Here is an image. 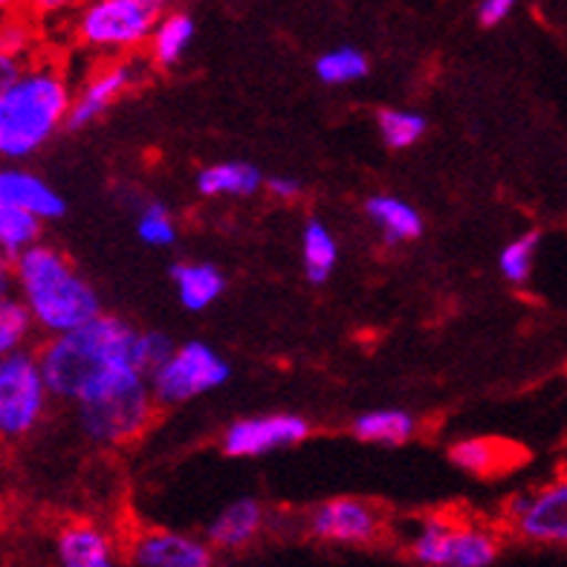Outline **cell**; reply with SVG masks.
<instances>
[{
    "mask_svg": "<svg viewBox=\"0 0 567 567\" xmlns=\"http://www.w3.org/2000/svg\"><path fill=\"white\" fill-rule=\"evenodd\" d=\"M339 264V240L321 224L319 217H310L301 229V267L310 284H324Z\"/></svg>",
    "mask_w": 567,
    "mask_h": 567,
    "instance_id": "23",
    "label": "cell"
},
{
    "mask_svg": "<svg viewBox=\"0 0 567 567\" xmlns=\"http://www.w3.org/2000/svg\"><path fill=\"white\" fill-rule=\"evenodd\" d=\"M449 463L472 478H495L522 461V449L495 437H463L449 446Z\"/></svg>",
    "mask_w": 567,
    "mask_h": 567,
    "instance_id": "16",
    "label": "cell"
},
{
    "mask_svg": "<svg viewBox=\"0 0 567 567\" xmlns=\"http://www.w3.org/2000/svg\"><path fill=\"white\" fill-rule=\"evenodd\" d=\"M0 197L41 220H59L68 212V200L47 179L23 168H0Z\"/></svg>",
    "mask_w": 567,
    "mask_h": 567,
    "instance_id": "17",
    "label": "cell"
},
{
    "mask_svg": "<svg viewBox=\"0 0 567 567\" xmlns=\"http://www.w3.org/2000/svg\"><path fill=\"white\" fill-rule=\"evenodd\" d=\"M172 281L177 290L179 305L200 313L206 307L215 305L226 290V276L220 267L209 261H179L172 267Z\"/></svg>",
    "mask_w": 567,
    "mask_h": 567,
    "instance_id": "19",
    "label": "cell"
},
{
    "mask_svg": "<svg viewBox=\"0 0 567 567\" xmlns=\"http://www.w3.org/2000/svg\"><path fill=\"white\" fill-rule=\"evenodd\" d=\"M41 217L0 197V255L16 261L27 247L41 240Z\"/></svg>",
    "mask_w": 567,
    "mask_h": 567,
    "instance_id": "24",
    "label": "cell"
},
{
    "mask_svg": "<svg viewBox=\"0 0 567 567\" xmlns=\"http://www.w3.org/2000/svg\"><path fill=\"white\" fill-rule=\"evenodd\" d=\"M518 7V0H478V21L484 27H498L507 21Z\"/></svg>",
    "mask_w": 567,
    "mask_h": 567,
    "instance_id": "34",
    "label": "cell"
},
{
    "mask_svg": "<svg viewBox=\"0 0 567 567\" xmlns=\"http://www.w3.org/2000/svg\"><path fill=\"white\" fill-rule=\"evenodd\" d=\"M313 432L310 420L301 414H255V417H240L224 432L220 449L229 457H267L272 452H284L305 443Z\"/></svg>",
    "mask_w": 567,
    "mask_h": 567,
    "instance_id": "12",
    "label": "cell"
},
{
    "mask_svg": "<svg viewBox=\"0 0 567 567\" xmlns=\"http://www.w3.org/2000/svg\"><path fill=\"white\" fill-rule=\"evenodd\" d=\"M389 530V518L365 498H328L305 515V533L319 545L365 550L380 545Z\"/></svg>",
    "mask_w": 567,
    "mask_h": 567,
    "instance_id": "10",
    "label": "cell"
},
{
    "mask_svg": "<svg viewBox=\"0 0 567 567\" xmlns=\"http://www.w3.org/2000/svg\"><path fill=\"white\" fill-rule=\"evenodd\" d=\"M264 186H267V192L276 200H299L301 192H305L296 177H269Z\"/></svg>",
    "mask_w": 567,
    "mask_h": 567,
    "instance_id": "35",
    "label": "cell"
},
{
    "mask_svg": "<svg viewBox=\"0 0 567 567\" xmlns=\"http://www.w3.org/2000/svg\"><path fill=\"white\" fill-rule=\"evenodd\" d=\"M125 547L107 527L75 518L55 533V559L61 567H113Z\"/></svg>",
    "mask_w": 567,
    "mask_h": 567,
    "instance_id": "14",
    "label": "cell"
},
{
    "mask_svg": "<svg viewBox=\"0 0 567 567\" xmlns=\"http://www.w3.org/2000/svg\"><path fill=\"white\" fill-rule=\"evenodd\" d=\"M136 235L145 247L168 249L177 244V220L163 203H142L136 209Z\"/></svg>",
    "mask_w": 567,
    "mask_h": 567,
    "instance_id": "28",
    "label": "cell"
},
{
    "mask_svg": "<svg viewBox=\"0 0 567 567\" xmlns=\"http://www.w3.org/2000/svg\"><path fill=\"white\" fill-rule=\"evenodd\" d=\"M163 9L154 0H84L70 18L75 44L96 55L142 53Z\"/></svg>",
    "mask_w": 567,
    "mask_h": 567,
    "instance_id": "6",
    "label": "cell"
},
{
    "mask_svg": "<svg viewBox=\"0 0 567 567\" xmlns=\"http://www.w3.org/2000/svg\"><path fill=\"white\" fill-rule=\"evenodd\" d=\"M73 93L53 59H32L21 82L0 99V159L32 157L68 127Z\"/></svg>",
    "mask_w": 567,
    "mask_h": 567,
    "instance_id": "3",
    "label": "cell"
},
{
    "mask_svg": "<svg viewBox=\"0 0 567 567\" xmlns=\"http://www.w3.org/2000/svg\"><path fill=\"white\" fill-rule=\"evenodd\" d=\"M269 513L258 498H238L226 504L206 527V538L217 553H240L255 545L267 530Z\"/></svg>",
    "mask_w": 567,
    "mask_h": 567,
    "instance_id": "15",
    "label": "cell"
},
{
    "mask_svg": "<svg viewBox=\"0 0 567 567\" xmlns=\"http://www.w3.org/2000/svg\"><path fill=\"white\" fill-rule=\"evenodd\" d=\"M32 59H23V55L9 53V50H0V99L7 96L9 90L21 82V75L27 73Z\"/></svg>",
    "mask_w": 567,
    "mask_h": 567,
    "instance_id": "33",
    "label": "cell"
},
{
    "mask_svg": "<svg viewBox=\"0 0 567 567\" xmlns=\"http://www.w3.org/2000/svg\"><path fill=\"white\" fill-rule=\"evenodd\" d=\"M365 215L385 244H409L423 235V215L409 200L394 195H373L365 200Z\"/></svg>",
    "mask_w": 567,
    "mask_h": 567,
    "instance_id": "20",
    "label": "cell"
},
{
    "mask_svg": "<svg viewBox=\"0 0 567 567\" xmlns=\"http://www.w3.org/2000/svg\"><path fill=\"white\" fill-rule=\"evenodd\" d=\"M538 244H542V235L538 231H524L518 238H513L507 247L498 252V272L507 278L509 284H524L533 276V267H536L538 258Z\"/></svg>",
    "mask_w": 567,
    "mask_h": 567,
    "instance_id": "29",
    "label": "cell"
},
{
    "mask_svg": "<svg viewBox=\"0 0 567 567\" xmlns=\"http://www.w3.org/2000/svg\"><path fill=\"white\" fill-rule=\"evenodd\" d=\"M316 75H319L321 84L328 87H344V84L362 82L371 70V61L362 50L357 47H333V50H324V53L316 59L313 64Z\"/></svg>",
    "mask_w": 567,
    "mask_h": 567,
    "instance_id": "25",
    "label": "cell"
},
{
    "mask_svg": "<svg viewBox=\"0 0 567 567\" xmlns=\"http://www.w3.org/2000/svg\"><path fill=\"white\" fill-rule=\"evenodd\" d=\"M38 21L27 12H16L0 21V50L23 55V59H38Z\"/></svg>",
    "mask_w": 567,
    "mask_h": 567,
    "instance_id": "30",
    "label": "cell"
},
{
    "mask_svg": "<svg viewBox=\"0 0 567 567\" xmlns=\"http://www.w3.org/2000/svg\"><path fill=\"white\" fill-rule=\"evenodd\" d=\"M84 0H27L23 12L30 18H35L38 23L50 21H70V18L79 12Z\"/></svg>",
    "mask_w": 567,
    "mask_h": 567,
    "instance_id": "32",
    "label": "cell"
},
{
    "mask_svg": "<svg viewBox=\"0 0 567 567\" xmlns=\"http://www.w3.org/2000/svg\"><path fill=\"white\" fill-rule=\"evenodd\" d=\"M377 131L391 151H405L423 140L429 122L423 113L409 111V107H385L377 113Z\"/></svg>",
    "mask_w": 567,
    "mask_h": 567,
    "instance_id": "26",
    "label": "cell"
},
{
    "mask_svg": "<svg viewBox=\"0 0 567 567\" xmlns=\"http://www.w3.org/2000/svg\"><path fill=\"white\" fill-rule=\"evenodd\" d=\"M151 59L142 53L120 55V59L107 61L99 70L84 79V84L73 93V105H70L68 131H82L99 122L111 111L127 90H134L142 84L151 73Z\"/></svg>",
    "mask_w": 567,
    "mask_h": 567,
    "instance_id": "11",
    "label": "cell"
},
{
    "mask_svg": "<svg viewBox=\"0 0 567 567\" xmlns=\"http://www.w3.org/2000/svg\"><path fill=\"white\" fill-rule=\"evenodd\" d=\"M197 23L195 18L183 12V9H168L163 12L151 32L148 47H145V55L151 59V64L159 70H172L177 68L179 61L186 59L188 47L195 41Z\"/></svg>",
    "mask_w": 567,
    "mask_h": 567,
    "instance_id": "18",
    "label": "cell"
},
{
    "mask_svg": "<svg viewBox=\"0 0 567 567\" xmlns=\"http://www.w3.org/2000/svg\"><path fill=\"white\" fill-rule=\"evenodd\" d=\"M195 186L203 197H252L261 192L264 174L258 165L244 159H224L206 165Z\"/></svg>",
    "mask_w": 567,
    "mask_h": 567,
    "instance_id": "21",
    "label": "cell"
},
{
    "mask_svg": "<svg viewBox=\"0 0 567 567\" xmlns=\"http://www.w3.org/2000/svg\"><path fill=\"white\" fill-rule=\"evenodd\" d=\"M215 553L206 536L172 527H142L125 542V559L136 567H209Z\"/></svg>",
    "mask_w": 567,
    "mask_h": 567,
    "instance_id": "13",
    "label": "cell"
},
{
    "mask_svg": "<svg viewBox=\"0 0 567 567\" xmlns=\"http://www.w3.org/2000/svg\"><path fill=\"white\" fill-rule=\"evenodd\" d=\"M136 328L120 316L99 313L68 333H55L38 351L53 400L79 403L90 391L134 362Z\"/></svg>",
    "mask_w": 567,
    "mask_h": 567,
    "instance_id": "1",
    "label": "cell"
},
{
    "mask_svg": "<svg viewBox=\"0 0 567 567\" xmlns=\"http://www.w3.org/2000/svg\"><path fill=\"white\" fill-rule=\"evenodd\" d=\"M18 299L27 305L47 337L68 333L102 313L96 287L75 269L68 255L50 244H32L12 261Z\"/></svg>",
    "mask_w": 567,
    "mask_h": 567,
    "instance_id": "2",
    "label": "cell"
},
{
    "mask_svg": "<svg viewBox=\"0 0 567 567\" xmlns=\"http://www.w3.org/2000/svg\"><path fill=\"white\" fill-rule=\"evenodd\" d=\"M420 420L405 409H373L351 423V434L373 446H405L417 437Z\"/></svg>",
    "mask_w": 567,
    "mask_h": 567,
    "instance_id": "22",
    "label": "cell"
},
{
    "mask_svg": "<svg viewBox=\"0 0 567 567\" xmlns=\"http://www.w3.org/2000/svg\"><path fill=\"white\" fill-rule=\"evenodd\" d=\"M32 328H35V321H32L27 305L12 292L0 296V359L27 348Z\"/></svg>",
    "mask_w": 567,
    "mask_h": 567,
    "instance_id": "27",
    "label": "cell"
},
{
    "mask_svg": "<svg viewBox=\"0 0 567 567\" xmlns=\"http://www.w3.org/2000/svg\"><path fill=\"white\" fill-rule=\"evenodd\" d=\"M177 342L163 330H136L134 337V362L145 377L157 371L165 359L172 357Z\"/></svg>",
    "mask_w": 567,
    "mask_h": 567,
    "instance_id": "31",
    "label": "cell"
},
{
    "mask_svg": "<svg viewBox=\"0 0 567 567\" xmlns=\"http://www.w3.org/2000/svg\"><path fill=\"white\" fill-rule=\"evenodd\" d=\"M157 409L148 377L136 365H125L75 403V420L90 443L127 446L148 432Z\"/></svg>",
    "mask_w": 567,
    "mask_h": 567,
    "instance_id": "4",
    "label": "cell"
},
{
    "mask_svg": "<svg viewBox=\"0 0 567 567\" xmlns=\"http://www.w3.org/2000/svg\"><path fill=\"white\" fill-rule=\"evenodd\" d=\"M403 547L405 556L423 567H489L501 559L504 536L478 518L432 513L411 524Z\"/></svg>",
    "mask_w": 567,
    "mask_h": 567,
    "instance_id": "5",
    "label": "cell"
},
{
    "mask_svg": "<svg viewBox=\"0 0 567 567\" xmlns=\"http://www.w3.org/2000/svg\"><path fill=\"white\" fill-rule=\"evenodd\" d=\"M53 391L47 385L38 353L21 351L0 359V437L18 441L35 432L50 409Z\"/></svg>",
    "mask_w": 567,
    "mask_h": 567,
    "instance_id": "7",
    "label": "cell"
},
{
    "mask_svg": "<svg viewBox=\"0 0 567 567\" xmlns=\"http://www.w3.org/2000/svg\"><path fill=\"white\" fill-rule=\"evenodd\" d=\"M504 527L524 545L567 550V470L515 495L504 509Z\"/></svg>",
    "mask_w": 567,
    "mask_h": 567,
    "instance_id": "9",
    "label": "cell"
},
{
    "mask_svg": "<svg viewBox=\"0 0 567 567\" xmlns=\"http://www.w3.org/2000/svg\"><path fill=\"white\" fill-rule=\"evenodd\" d=\"M23 7H27V0H0V21L16 16V12H23Z\"/></svg>",
    "mask_w": 567,
    "mask_h": 567,
    "instance_id": "37",
    "label": "cell"
},
{
    "mask_svg": "<svg viewBox=\"0 0 567 567\" xmlns=\"http://www.w3.org/2000/svg\"><path fill=\"white\" fill-rule=\"evenodd\" d=\"M231 377V365L217 348L206 342L177 344L157 371L151 373V391L157 405H186L212 391L224 389Z\"/></svg>",
    "mask_w": 567,
    "mask_h": 567,
    "instance_id": "8",
    "label": "cell"
},
{
    "mask_svg": "<svg viewBox=\"0 0 567 567\" xmlns=\"http://www.w3.org/2000/svg\"><path fill=\"white\" fill-rule=\"evenodd\" d=\"M16 290V272H12V261L0 255V296H9Z\"/></svg>",
    "mask_w": 567,
    "mask_h": 567,
    "instance_id": "36",
    "label": "cell"
}]
</instances>
